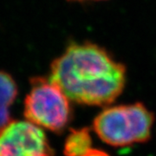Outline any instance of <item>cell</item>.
<instances>
[{
  "instance_id": "7",
  "label": "cell",
  "mask_w": 156,
  "mask_h": 156,
  "mask_svg": "<svg viewBox=\"0 0 156 156\" xmlns=\"http://www.w3.org/2000/svg\"><path fill=\"white\" fill-rule=\"evenodd\" d=\"M83 156H109L103 151L98 150V149H89L85 154Z\"/></svg>"
},
{
  "instance_id": "2",
  "label": "cell",
  "mask_w": 156,
  "mask_h": 156,
  "mask_svg": "<svg viewBox=\"0 0 156 156\" xmlns=\"http://www.w3.org/2000/svg\"><path fill=\"white\" fill-rule=\"evenodd\" d=\"M154 115L142 103L104 109L95 117L94 129L107 144L124 147L144 142L150 137Z\"/></svg>"
},
{
  "instance_id": "8",
  "label": "cell",
  "mask_w": 156,
  "mask_h": 156,
  "mask_svg": "<svg viewBox=\"0 0 156 156\" xmlns=\"http://www.w3.org/2000/svg\"><path fill=\"white\" fill-rule=\"evenodd\" d=\"M70 1H86V0H70Z\"/></svg>"
},
{
  "instance_id": "1",
  "label": "cell",
  "mask_w": 156,
  "mask_h": 156,
  "mask_svg": "<svg viewBox=\"0 0 156 156\" xmlns=\"http://www.w3.org/2000/svg\"><path fill=\"white\" fill-rule=\"evenodd\" d=\"M50 79L69 100L84 105L104 106L122 94L126 69L99 45L73 43L51 63Z\"/></svg>"
},
{
  "instance_id": "6",
  "label": "cell",
  "mask_w": 156,
  "mask_h": 156,
  "mask_svg": "<svg viewBox=\"0 0 156 156\" xmlns=\"http://www.w3.org/2000/svg\"><path fill=\"white\" fill-rule=\"evenodd\" d=\"M90 147L91 137L89 129H73L68 135L63 151L66 156H83L91 149Z\"/></svg>"
},
{
  "instance_id": "9",
  "label": "cell",
  "mask_w": 156,
  "mask_h": 156,
  "mask_svg": "<svg viewBox=\"0 0 156 156\" xmlns=\"http://www.w3.org/2000/svg\"><path fill=\"white\" fill-rule=\"evenodd\" d=\"M96 1H103V0H96Z\"/></svg>"
},
{
  "instance_id": "3",
  "label": "cell",
  "mask_w": 156,
  "mask_h": 156,
  "mask_svg": "<svg viewBox=\"0 0 156 156\" xmlns=\"http://www.w3.org/2000/svg\"><path fill=\"white\" fill-rule=\"evenodd\" d=\"M31 89L24 101V115L40 128L59 133L69 121V98L62 89L44 77L31 79Z\"/></svg>"
},
{
  "instance_id": "4",
  "label": "cell",
  "mask_w": 156,
  "mask_h": 156,
  "mask_svg": "<svg viewBox=\"0 0 156 156\" xmlns=\"http://www.w3.org/2000/svg\"><path fill=\"white\" fill-rule=\"evenodd\" d=\"M0 156H54V153L40 127L19 121L0 132Z\"/></svg>"
},
{
  "instance_id": "5",
  "label": "cell",
  "mask_w": 156,
  "mask_h": 156,
  "mask_svg": "<svg viewBox=\"0 0 156 156\" xmlns=\"http://www.w3.org/2000/svg\"><path fill=\"white\" fill-rule=\"evenodd\" d=\"M17 95V84L11 75L0 71V132L12 122L9 108Z\"/></svg>"
}]
</instances>
